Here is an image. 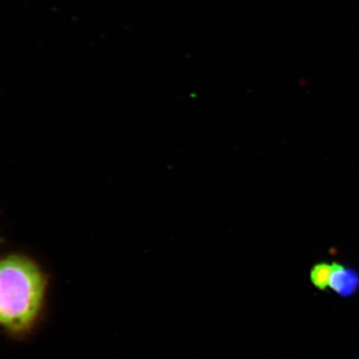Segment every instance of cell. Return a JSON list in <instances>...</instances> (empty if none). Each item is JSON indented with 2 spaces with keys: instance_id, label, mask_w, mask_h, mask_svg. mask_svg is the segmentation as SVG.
I'll return each mask as SVG.
<instances>
[{
  "instance_id": "1",
  "label": "cell",
  "mask_w": 359,
  "mask_h": 359,
  "mask_svg": "<svg viewBox=\"0 0 359 359\" xmlns=\"http://www.w3.org/2000/svg\"><path fill=\"white\" fill-rule=\"evenodd\" d=\"M47 278L29 257L0 259V327L13 335L27 334L43 306Z\"/></svg>"
},
{
  "instance_id": "2",
  "label": "cell",
  "mask_w": 359,
  "mask_h": 359,
  "mask_svg": "<svg viewBox=\"0 0 359 359\" xmlns=\"http://www.w3.org/2000/svg\"><path fill=\"white\" fill-rule=\"evenodd\" d=\"M330 287L339 297H353L359 290V273L339 263H334Z\"/></svg>"
},
{
  "instance_id": "3",
  "label": "cell",
  "mask_w": 359,
  "mask_h": 359,
  "mask_svg": "<svg viewBox=\"0 0 359 359\" xmlns=\"http://www.w3.org/2000/svg\"><path fill=\"white\" fill-rule=\"evenodd\" d=\"M332 269H334V263L320 262L314 264L311 269V280L313 287L320 290H325L330 287Z\"/></svg>"
}]
</instances>
